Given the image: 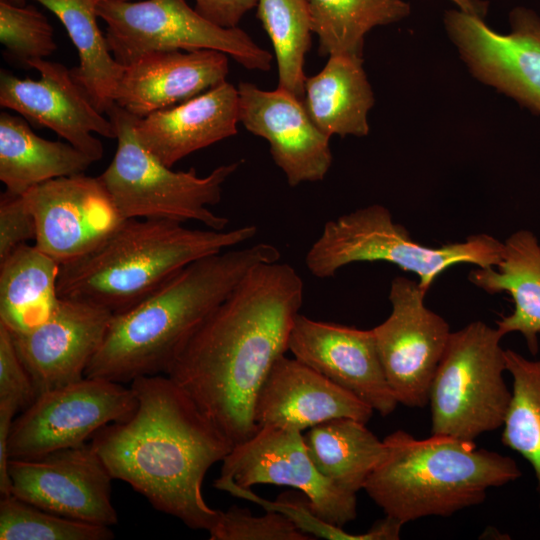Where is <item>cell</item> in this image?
Returning a JSON list of instances; mask_svg holds the SVG:
<instances>
[{"mask_svg":"<svg viewBox=\"0 0 540 540\" xmlns=\"http://www.w3.org/2000/svg\"><path fill=\"white\" fill-rule=\"evenodd\" d=\"M303 296L291 265L255 266L185 340L166 372L233 446L259 430L257 396L289 350Z\"/></svg>","mask_w":540,"mask_h":540,"instance_id":"cell-1","label":"cell"},{"mask_svg":"<svg viewBox=\"0 0 540 540\" xmlns=\"http://www.w3.org/2000/svg\"><path fill=\"white\" fill-rule=\"evenodd\" d=\"M130 387L136 410L100 429L92 445L113 479L189 528L210 531L221 511L206 503L202 484L232 443L166 374L138 377Z\"/></svg>","mask_w":540,"mask_h":540,"instance_id":"cell-2","label":"cell"},{"mask_svg":"<svg viewBox=\"0 0 540 540\" xmlns=\"http://www.w3.org/2000/svg\"><path fill=\"white\" fill-rule=\"evenodd\" d=\"M280 257L274 245L257 243L221 251L185 266L143 300L113 314L85 377L124 383L166 374L185 340L249 271Z\"/></svg>","mask_w":540,"mask_h":540,"instance_id":"cell-3","label":"cell"},{"mask_svg":"<svg viewBox=\"0 0 540 540\" xmlns=\"http://www.w3.org/2000/svg\"><path fill=\"white\" fill-rule=\"evenodd\" d=\"M256 233L255 225L191 229L170 220L127 219L93 249L60 265L58 295L119 313L190 263L243 244Z\"/></svg>","mask_w":540,"mask_h":540,"instance_id":"cell-4","label":"cell"},{"mask_svg":"<svg viewBox=\"0 0 540 540\" xmlns=\"http://www.w3.org/2000/svg\"><path fill=\"white\" fill-rule=\"evenodd\" d=\"M383 440L386 455L363 490L385 515L403 524L481 504L490 488L521 476L514 459L478 449L474 441L434 434L416 439L403 430Z\"/></svg>","mask_w":540,"mask_h":540,"instance_id":"cell-5","label":"cell"},{"mask_svg":"<svg viewBox=\"0 0 540 540\" xmlns=\"http://www.w3.org/2000/svg\"><path fill=\"white\" fill-rule=\"evenodd\" d=\"M502 246V242L487 234L436 248L425 246L395 223L387 208L374 204L328 221L308 250L305 265L313 276L325 279L351 263L388 262L417 274L427 291L437 276L452 265L496 266Z\"/></svg>","mask_w":540,"mask_h":540,"instance_id":"cell-6","label":"cell"},{"mask_svg":"<svg viewBox=\"0 0 540 540\" xmlns=\"http://www.w3.org/2000/svg\"><path fill=\"white\" fill-rule=\"evenodd\" d=\"M117 140L115 155L98 176L124 219L198 221L224 230L228 219L209 209L221 200L241 161L220 165L205 177L194 169L173 171L147 151L135 134L136 117L114 103L107 111Z\"/></svg>","mask_w":540,"mask_h":540,"instance_id":"cell-7","label":"cell"},{"mask_svg":"<svg viewBox=\"0 0 540 540\" xmlns=\"http://www.w3.org/2000/svg\"><path fill=\"white\" fill-rule=\"evenodd\" d=\"M502 337L482 321L451 332L429 390L432 434L474 441L503 426L512 391Z\"/></svg>","mask_w":540,"mask_h":540,"instance_id":"cell-8","label":"cell"},{"mask_svg":"<svg viewBox=\"0 0 540 540\" xmlns=\"http://www.w3.org/2000/svg\"><path fill=\"white\" fill-rule=\"evenodd\" d=\"M97 14L107 25L108 46L127 66L154 52L216 50L251 70L268 71L273 56L238 27H221L185 0L102 1Z\"/></svg>","mask_w":540,"mask_h":540,"instance_id":"cell-9","label":"cell"},{"mask_svg":"<svg viewBox=\"0 0 540 540\" xmlns=\"http://www.w3.org/2000/svg\"><path fill=\"white\" fill-rule=\"evenodd\" d=\"M137 403L131 387L97 377L43 392L14 419L9 458H40L83 445L106 425L129 419Z\"/></svg>","mask_w":540,"mask_h":540,"instance_id":"cell-10","label":"cell"},{"mask_svg":"<svg viewBox=\"0 0 540 540\" xmlns=\"http://www.w3.org/2000/svg\"><path fill=\"white\" fill-rule=\"evenodd\" d=\"M419 281L395 277L390 286L392 310L372 328L387 382L398 403L423 408L451 334L448 323L426 307Z\"/></svg>","mask_w":540,"mask_h":540,"instance_id":"cell-11","label":"cell"},{"mask_svg":"<svg viewBox=\"0 0 540 540\" xmlns=\"http://www.w3.org/2000/svg\"><path fill=\"white\" fill-rule=\"evenodd\" d=\"M502 34L459 9L444 14L447 34L478 80L540 115V16L518 6Z\"/></svg>","mask_w":540,"mask_h":540,"instance_id":"cell-12","label":"cell"},{"mask_svg":"<svg viewBox=\"0 0 540 540\" xmlns=\"http://www.w3.org/2000/svg\"><path fill=\"white\" fill-rule=\"evenodd\" d=\"M219 477L243 488L273 484L298 489L321 519L339 527L357 516L356 493L317 469L298 430L260 427L250 439L233 446Z\"/></svg>","mask_w":540,"mask_h":540,"instance_id":"cell-13","label":"cell"},{"mask_svg":"<svg viewBox=\"0 0 540 540\" xmlns=\"http://www.w3.org/2000/svg\"><path fill=\"white\" fill-rule=\"evenodd\" d=\"M10 494L43 510L96 525L113 526L112 475L92 443L33 459H10Z\"/></svg>","mask_w":540,"mask_h":540,"instance_id":"cell-14","label":"cell"},{"mask_svg":"<svg viewBox=\"0 0 540 540\" xmlns=\"http://www.w3.org/2000/svg\"><path fill=\"white\" fill-rule=\"evenodd\" d=\"M22 195L36 222L35 246L60 265L93 249L126 220L99 177L84 173L46 181Z\"/></svg>","mask_w":540,"mask_h":540,"instance_id":"cell-15","label":"cell"},{"mask_svg":"<svg viewBox=\"0 0 540 540\" xmlns=\"http://www.w3.org/2000/svg\"><path fill=\"white\" fill-rule=\"evenodd\" d=\"M28 67L40 73L38 80L22 79L1 70V107L16 111L35 125L53 130L94 162L100 160L103 145L93 133L116 139L112 121L94 106L74 79L71 69L44 59L31 60Z\"/></svg>","mask_w":540,"mask_h":540,"instance_id":"cell-16","label":"cell"},{"mask_svg":"<svg viewBox=\"0 0 540 540\" xmlns=\"http://www.w3.org/2000/svg\"><path fill=\"white\" fill-rule=\"evenodd\" d=\"M112 316L102 306L60 298L43 323L27 332H10L37 395L85 377Z\"/></svg>","mask_w":540,"mask_h":540,"instance_id":"cell-17","label":"cell"},{"mask_svg":"<svg viewBox=\"0 0 540 540\" xmlns=\"http://www.w3.org/2000/svg\"><path fill=\"white\" fill-rule=\"evenodd\" d=\"M289 351L381 416H388L399 404L385 377L372 329L317 321L299 313Z\"/></svg>","mask_w":540,"mask_h":540,"instance_id":"cell-18","label":"cell"},{"mask_svg":"<svg viewBox=\"0 0 540 540\" xmlns=\"http://www.w3.org/2000/svg\"><path fill=\"white\" fill-rule=\"evenodd\" d=\"M237 89L240 123L268 142L288 184L322 181L332 164L330 137L312 121L303 100L280 88L267 91L248 82Z\"/></svg>","mask_w":540,"mask_h":540,"instance_id":"cell-19","label":"cell"},{"mask_svg":"<svg viewBox=\"0 0 540 540\" xmlns=\"http://www.w3.org/2000/svg\"><path fill=\"white\" fill-rule=\"evenodd\" d=\"M373 411L319 372L283 355L259 391L254 417L259 428L274 426L302 432L337 418L367 423Z\"/></svg>","mask_w":540,"mask_h":540,"instance_id":"cell-20","label":"cell"},{"mask_svg":"<svg viewBox=\"0 0 540 540\" xmlns=\"http://www.w3.org/2000/svg\"><path fill=\"white\" fill-rule=\"evenodd\" d=\"M228 72L227 54L216 50L149 53L124 66L114 102L143 118L223 83Z\"/></svg>","mask_w":540,"mask_h":540,"instance_id":"cell-21","label":"cell"},{"mask_svg":"<svg viewBox=\"0 0 540 540\" xmlns=\"http://www.w3.org/2000/svg\"><path fill=\"white\" fill-rule=\"evenodd\" d=\"M238 89L223 83L185 102L135 119L141 145L168 167L237 134Z\"/></svg>","mask_w":540,"mask_h":540,"instance_id":"cell-22","label":"cell"},{"mask_svg":"<svg viewBox=\"0 0 540 540\" xmlns=\"http://www.w3.org/2000/svg\"><path fill=\"white\" fill-rule=\"evenodd\" d=\"M471 283L489 294L507 292L514 310L498 320L505 336L519 332L532 355L537 354L540 334V244L533 232L521 229L504 242L501 259L494 267H478L468 276Z\"/></svg>","mask_w":540,"mask_h":540,"instance_id":"cell-23","label":"cell"},{"mask_svg":"<svg viewBox=\"0 0 540 540\" xmlns=\"http://www.w3.org/2000/svg\"><path fill=\"white\" fill-rule=\"evenodd\" d=\"M374 102L362 56L331 55L323 69L305 81L306 111L329 137L366 136Z\"/></svg>","mask_w":540,"mask_h":540,"instance_id":"cell-24","label":"cell"},{"mask_svg":"<svg viewBox=\"0 0 540 540\" xmlns=\"http://www.w3.org/2000/svg\"><path fill=\"white\" fill-rule=\"evenodd\" d=\"M94 161L70 143L36 135L18 116L0 114V180L24 194L46 181L84 173Z\"/></svg>","mask_w":540,"mask_h":540,"instance_id":"cell-25","label":"cell"},{"mask_svg":"<svg viewBox=\"0 0 540 540\" xmlns=\"http://www.w3.org/2000/svg\"><path fill=\"white\" fill-rule=\"evenodd\" d=\"M60 264L35 245L23 244L0 262V323L11 333L30 331L59 302Z\"/></svg>","mask_w":540,"mask_h":540,"instance_id":"cell-26","label":"cell"},{"mask_svg":"<svg viewBox=\"0 0 540 540\" xmlns=\"http://www.w3.org/2000/svg\"><path fill=\"white\" fill-rule=\"evenodd\" d=\"M13 1V0H11ZM20 1V0H14ZM54 13L75 46L80 64L71 69L74 79L102 113L115 103L124 66L114 58L97 23L96 0H35Z\"/></svg>","mask_w":540,"mask_h":540,"instance_id":"cell-27","label":"cell"},{"mask_svg":"<svg viewBox=\"0 0 540 540\" xmlns=\"http://www.w3.org/2000/svg\"><path fill=\"white\" fill-rule=\"evenodd\" d=\"M365 424L337 418L310 428L304 435L317 469L336 485L356 494L387 452L384 440Z\"/></svg>","mask_w":540,"mask_h":540,"instance_id":"cell-28","label":"cell"},{"mask_svg":"<svg viewBox=\"0 0 540 540\" xmlns=\"http://www.w3.org/2000/svg\"><path fill=\"white\" fill-rule=\"evenodd\" d=\"M321 55L362 56L366 34L410 12L405 0H308Z\"/></svg>","mask_w":540,"mask_h":540,"instance_id":"cell-29","label":"cell"},{"mask_svg":"<svg viewBox=\"0 0 540 540\" xmlns=\"http://www.w3.org/2000/svg\"><path fill=\"white\" fill-rule=\"evenodd\" d=\"M256 6L274 49L277 88L303 100L307 78L304 61L313 33L308 0H258Z\"/></svg>","mask_w":540,"mask_h":540,"instance_id":"cell-30","label":"cell"},{"mask_svg":"<svg viewBox=\"0 0 540 540\" xmlns=\"http://www.w3.org/2000/svg\"><path fill=\"white\" fill-rule=\"evenodd\" d=\"M505 362L513 384L501 442L532 466L540 506V359L530 360L506 349Z\"/></svg>","mask_w":540,"mask_h":540,"instance_id":"cell-31","label":"cell"},{"mask_svg":"<svg viewBox=\"0 0 540 540\" xmlns=\"http://www.w3.org/2000/svg\"><path fill=\"white\" fill-rule=\"evenodd\" d=\"M108 526L78 521L43 510L13 495L1 496V540H110Z\"/></svg>","mask_w":540,"mask_h":540,"instance_id":"cell-32","label":"cell"},{"mask_svg":"<svg viewBox=\"0 0 540 540\" xmlns=\"http://www.w3.org/2000/svg\"><path fill=\"white\" fill-rule=\"evenodd\" d=\"M214 487L235 497L253 501L266 511H275L284 515L301 531L314 539L321 537L329 540H389L393 534L391 525L384 520L377 521L365 533H348L342 527L321 519L312 510L306 497L305 499H293L282 495L276 501H269L253 493L250 488L240 487L231 480L220 477L215 480Z\"/></svg>","mask_w":540,"mask_h":540,"instance_id":"cell-33","label":"cell"},{"mask_svg":"<svg viewBox=\"0 0 540 540\" xmlns=\"http://www.w3.org/2000/svg\"><path fill=\"white\" fill-rule=\"evenodd\" d=\"M0 41L4 55L25 67L57 49L47 18L33 6L20 7L11 0H0Z\"/></svg>","mask_w":540,"mask_h":540,"instance_id":"cell-34","label":"cell"},{"mask_svg":"<svg viewBox=\"0 0 540 540\" xmlns=\"http://www.w3.org/2000/svg\"><path fill=\"white\" fill-rule=\"evenodd\" d=\"M211 540H312L284 515L267 511L255 516L236 505L221 511L215 526L208 531Z\"/></svg>","mask_w":540,"mask_h":540,"instance_id":"cell-35","label":"cell"},{"mask_svg":"<svg viewBox=\"0 0 540 540\" xmlns=\"http://www.w3.org/2000/svg\"><path fill=\"white\" fill-rule=\"evenodd\" d=\"M37 394L14 346L10 331L0 323V406L16 413L26 409Z\"/></svg>","mask_w":540,"mask_h":540,"instance_id":"cell-36","label":"cell"},{"mask_svg":"<svg viewBox=\"0 0 540 540\" xmlns=\"http://www.w3.org/2000/svg\"><path fill=\"white\" fill-rule=\"evenodd\" d=\"M36 238V222L23 195L7 190L0 196V262Z\"/></svg>","mask_w":540,"mask_h":540,"instance_id":"cell-37","label":"cell"},{"mask_svg":"<svg viewBox=\"0 0 540 540\" xmlns=\"http://www.w3.org/2000/svg\"><path fill=\"white\" fill-rule=\"evenodd\" d=\"M257 2L258 0H195V9L221 27L234 28Z\"/></svg>","mask_w":540,"mask_h":540,"instance_id":"cell-38","label":"cell"},{"mask_svg":"<svg viewBox=\"0 0 540 540\" xmlns=\"http://www.w3.org/2000/svg\"><path fill=\"white\" fill-rule=\"evenodd\" d=\"M16 412L0 406V492L1 496L10 495L11 483L8 473L10 461L8 454V440Z\"/></svg>","mask_w":540,"mask_h":540,"instance_id":"cell-39","label":"cell"},{"mask_svg":"<svg viewBox=\"0 0 540 540\" xmlns=\"http://www.w3.org/2000/svg\"><path fill=\"white\" fill-rule=\"evenodd\" d=\"M457 9L470 15L485 19L489 4L485 0H451Z\"/></svg>","mask_w":540,"mask_h":540,"instance_id":"cell-40","label":"cell"},{"mask_svg":"<svg viewBox=\"0 0 540 540\" xmlns=\"http://www.w3.org/2000/svg\"><path fill=\"white\" fill-rule=\"evenodd\" d=\"M97 2H102V1H128V0H96Z\"/></svg>","mask_w":540,"mask_h":540,"instance_id":"cell-41","label":"cell"}]
</instances>
